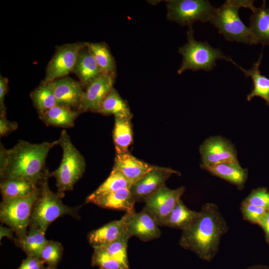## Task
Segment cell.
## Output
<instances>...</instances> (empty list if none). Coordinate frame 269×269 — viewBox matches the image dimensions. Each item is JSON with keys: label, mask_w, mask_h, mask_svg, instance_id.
Here are the masks:
<instances>
[{"label": "cell", "mask_w": 269, "mask_h": 269, "mask_svg": "<svg viewBox=\"0 0 269 269\" xmlns=\"http://www.w3.org/2000/svg\"><path fill=\"white\" fill-rule=\"evenodd\" d=\"M199 211L198 217L182 231L179 244L202 260L210 262L218 253L222 237L229 227L216 204L206 203Z\"/></svg>", "instance_id": "6da1fadb"}, {"label": "cell", "mask_w": 269, "mask_h": 269, "mask_svg": "<svg viewBox=\"0 0 269 269\" xmlns=\"http://www.w3.org/2000/svg\"><path fill=\"white\" fill-rule=\"evenodd\" d=\"M58 143V139L40 143L19 140L8 149L5 148L1 143V178L22 179L39 184L49 173L45 168L47 155L50 149Z\"/></svg>", "instance_id": "7a4b0ae2"}, {"label": "cell", "mask_w": 269, "mask_h": 269, "mask_svg": "<svg viewBox=\"0 0 269 269\" xmlns=\"http://www.w3.org/2000/svg\"><path fill=\"white\" fill-rule=\"evenodd\" d=\"M254 2L250 0H227L216 8L210 22L228 41L249 45L258 44L250 28L244 24L239 14L242 7L252 11L256 7Z\"/></svg>", "instance_id": "3957f363"}, {"label": "cell", "mask_w": 269, "mask_h": 269, "mask_svg": "<svg viewBox=\"0 0 269 269\" xmlns=\"http://www.w3.org/2000/svg\"><path fill=\"white\" fill-rule=\"evenodd\" d=\"M49 172L39 185V196L32 211L29 226H32L43 234L54 221L64 215L79 219L80 207H72L64 204L57 193L52 192L48 185Z\"/></svg>", "instance_id": "277c9868"}, {"label": "cell", "mask_w": 269, "mask_h": 269, "mask_svg": "<svg viewBox=\"0 0 269 269\" xmlns=\"http://www.w3.org/2000/svg\"><path fill=\"white\" fill-rule=\"evenodd\" d=\"M58 143L62 149V158L58 168L51 175L56 180L57 194L62 198L65 193L73 189L83 176L86 168L85 160L72 143L67 132H61Z\"/></svg>", "instance_id": "5b68a950"}, {"label": "cell", "mask_w": 269, "mask_h": 269, "mask_svg": "<svg viewBox=\"0 0 269 269\" xmlns=\"http://www.w3.org/2000/svg\"><path fill=\"white\" fill-rule=\"evenodd\" d=\"M194 33L192 26L188 27L187 41L178 49L179 53L182 56L177 70L178 74L188 70L210 71L217 65L216 62L219 59L230 62L231 57L224 55L220 49L213 48L207 42L197 41Z\"/></svg>", "instance_id": "8992f818"}, {"label": "cell", "mask_w": 269, "mask_h": 269, "mask_svg": "<svg viewBox=\"0 0 269 269\" xmlns=\"http://www.w3.org/2000/svg\"><path fill=\"white\" fill-rule=\"evenodd\" d=\"M39 196V190L26 197L2 199L0 206V219L8 226L18 238L27 234L33 206Z\"/></svg>", "instance_id": "52a82bcc"}, {"label": "cell", "mask_w": 269, "mask_h": 269, "mask_svg": "<svg viewBox=\"0 0 269 269\" xmlns=\"http://www.w3.org/2000/svg\"><path fill=\"white\" fill-rule=\"evenodd\" d=\"M166 2L167 18L188 27L198 21L210 22L216 9L207 0H169Z\"/></svg>", "instance_id": "ba28073f"}, {"label": "cell", "mask_w": 269, "mask_h": 269, "mask_svg": "<svg viewBox=\"0 0 269 269\" xmlns=\"http://www.w3.org/2000/svg\"><path fill=\"white\" fill-rule=\"evenodd\" d=\"M86 42L66 43L57 47L54 55L49 62L43 81L51 82L66 77L73 72L80 51Z\"/></svg>", "instance_id": "9c48e42d"}, {"label": "cell", "mask_w": 269, "mask_h": 269, "mask_svg": "<svg viewBox=\"0 0 269 269\" xmlns=\"http://www.w3.org/2000/svg\"><path fill=\"white\" fill-rule=\"evenodd\" d=\"M127 233L143 242L159 238L161 235L157 221L144 208L139 212L126 213L122 217Z\"/></svg>", "instance_id": "30bf717a"}, {"label": "cell", "mask_w": 269, "mask_h": 269, "mask_svg": "<svg viewBox=\"0 0 269 269\" xmlns=\"http://www.w3.org/2000/svg\"><path fill=\"white\" fill-rule=\"evenodd\" d=\"M202 164L209 166L225 162H239L234 145L220 136L206 139L199 147Z\"/></svg>", "instance_id": "8fae6325"}, {"label": "cell", "mask_w": 269, "mask_h": 269, "mask_svg": "<svg viewBox=\"0 0 269 269\" xmlns=\"http://www.w3.org/2000/svg\"><path fill=\"white\" fill-rule=\"evenodd\" d=\"M185 191L184 186L170 189L162 186L144 202L143 208L156 219L160 226Z\"/></svg>", "instance_id": "7c38bea8"}, {"label": "cell", "mask_w": 269, "mask_h": 269, "mask_svg": "<svg viewBox=\"0 0 269 269\" xmlns=\"http://www.w3.org/2000/svg\"><path fill=\"white\" fill-rule=\"evenodd\" d=\"M180 175L176 170L168 167L155 166L140 180L131 187V191L136 202H144L146 199L162 186L172 175Z\"/></svg>", "instance_id": "4fadbf2b"}, {"label": "cell", "mask_w": 269, "mask_h": 269, "mask_svg": "<svg viewBox=\"0 0 269 269\" xmlns=\"http://www.w3.org/2000/svg\"><path fill=\"white\" fill-rule=\"evenodd\" d=\"M115 79L102 74L90 83L84 91L79 111L97 113L101 103L114 87Z\"/></svg>", "instance_id": "5bb4252c"}, {"label": "cell", "mask_w": 269, "mask_h": 269, "mask_svg": "<svg viewBox=\"0 0 269 269\" xmlns=\"http://www.w3.org/2000/svg\"><path fill=\"white\" fill-rule=\"evenodd\" d=\"M50 83L57 105L79 110L84 93L80 82L66 76Z\"/></svg>", "instance_id": "9a60e30c"}, {"label": "cell", "mask_w": 269, "mask_h": 269, "mask_svg": "<svg viewBox=\"0 0 269 269\" xmlns=\"http://www.w3.org/2000/svg\"><path fill=\"white\" fill-rule=\"evenodd\" d=\"M154 167V165L138 159L128 152L116 154L113 170L122 173L133 185Z\"/></svg>", "instance_id": "2e32d148"}, {"label": "cell", "mask_w": 269, "mask_h": 269, "mask_svg": "<svg viewBox=\"0 0 269 269\" xmlns=\"http://www.w3.org/2000/svg\"><path fill=\"white\" fill-rule=\"evenodd\" d=\"M88 203L102 208L124 211L126 213L135 212L134 205L136 202L131 188H125L97 197Z\"/></svg>", "instance_id": "e0dca14e"}, {"label": "cell", "mask_w": 269, "mask_h": 269, "mask_svg": "<svg viewBox=\"0 0 269 269\" xmlns=\"http://www.w3.org/2000/svg\"><path fill=\"white\" fill-rule=\"evenodd\" d=\"M127 234H129L121 218L90 232L88 240L93 249L99 248L109 245Z\"/></svg>", "instance_id": "ac0fdd59"}, {"label": "cell", "mask_w": 269, "mask_h": 269, "mask_svg": "<svg viewBox=\"0 0 269 269\" xmlns=\"http://www.w3.org/2000/svg\"><path fill=\"white\" fill-rule=\"evenodd\" d=\"M201 167L212 175L235 185L242 190L248 178L247 169L243 168L239 162H225Z\"/></svg>", "instance_id": "d6986e66"}, {"label": "cell", "mask_w": 269, "mask_h": 269, "mask_svg": "<svg viewBox=\"0 0 269 269\" xmlns=\"http://www.w3.org/2000/svg\"><path fill=\"white\" fill-rule=\"evenodd\" d=\"M263 58V52L257 61L249 70H246L238 65L232 59L230 61L234 65L244 72L246 77H251L253 81V88L247 96V100L250 101L253 98L259 97L264 99L269 106V78L262 75L260 66Z\"/></svg>", "instance_id": "ffe728a7"}, {"label": "cell", "mask_w": 269, "mask_h": 269, "mask_svg": "<svg viewBox=\"0 0 269 269\" xmlns=\"http://www.w3.org/2000/svg\"><path fill=\"white\" fill-rule=\"evenodd\" d=\"M83 87L86 88L102 73L86 46L80 51L73 71Z\"/></svg>", "instance_id": "44dd1931"}, {"label": "cell", "mask_w": 269, "mask_h": 269, "mask_svg": "<svg viewBox=\"0 0 269 269\" xmlns=\"http://www.w3.org/2000/svg\"><path fill=\"white\" fill-rule=\"evenodd\" d=\"M249 28L258 43L269 45V8L266 0L259 8L255 7L249 17Z\"/></svg>", "instance_id": "7402d4cb"}, {"label": "cell", "mask_w": 269, "mask_h": 269, "mask_svg": "<svg viewBox=\"0 0 269 269\" xmlns=\"http://www.w3.org/2000/svg\"><path fill=\"white\" fill-rule=\"evenodd\" d=\"M80 113L79 110L57 105L39 116L47 126L69 128L74 126Z\"/></svg>", "instance_id": "603a6c76"}, {"label": "cell", "mask_w": 269, "mask_h": 269, "mask_svg": "<svg viewBox=\"0 0 269 269\" xmlns=\"http://www.w3.org/2000/svg\"><path fill=\"white\" fill-rule=\"evenodd\" d=\"M86 46L102 74L115 78L117 75L116 61L107 44L105 42H86Z\"/></svg>", "instance_id": "cb8c5ba5"}, {"label": "cell", "mask_w": 269, "mask_h": 269, "mask_svg": "<svg viewBox=\"0 0 269 269\" xmlns=\"http://www.w3.org/2000/svg\"><path fill=\"white\" fill-rule=\"evenodd\" d=\"M39 185L22 179H2L0 188L2 199L29 196L38 191Z\"/></svg>", "instance_id": "d4e9b609"}, {"label": "cell", "mask_w": 269, "mask_h": 269, "mask_svg": "<svg viewBox=\"0 0 269 269\" xmlns=\"http://www.w3.org/2000/svg\"><path fill=\"white\" fill-rule=\"evenodd\" d=\"M200 214V211L189 209L180 199L165 219L161 226L180 229H186Z\"/></svg>", "instance_id": "484cf974"}, {"label": "cell", "mask_w": 269, "mask_h": 269, "mask_svg": "<svg viewBox=\"0 0 269 269\" xmlns=\"http://www.w3.org/2000/svg\"><path fill=\"white\" fill-rule=\"evenodd\" d=\"M97 113L115 116L131 119L132 114L126 100L123 99L113 87L101 104Z\"/></svg>", "instance_id": "4316f807"}, {"label": "cell", "mask_w": 269, "mask_h": 269, "mask_svg": "<svg viewBox=\"0 0 269 269\" xmlns=\"http://www.w3.org/2000/svg\"><path fill=\"white\" fill-rule=\"evenodd\" d=\"M131 119L125 117H115L113 140L118 154L129 152L133 141Z\"/></svg>", "instance_id": "83f0119b"}, {"label": "cell", "mask_w": 269, "mask_h": 269, "mask_svg": "<svg viewBox=\"0 0 269 269\" xmlns=\"http://www.w3.org/2000/svg\"><path fill=\"white\" fill-rule=\"evenodd\" d=\"M44 235L35 228L29 226L26 235L22 238L16 240L15 243L27 256L40 259L41 252L48 241Z\"/></svg>", "instance_id": "f1b7e54d"}, {"label": "cell", "mask_w": 269, "mask_h": 269, "mask_svg": "<svg viewBox=\"0 0 269 269\" xmlns=\"http://www.w3.org/2000/svg\"><path fill=\"white\" fill-rule=\"evenodd\" d=\"M30 97L39 116L57 105L50 82L42 81L31 93Z\"/></svg>", "instance_id": "f546056e"}, {"label": "cell", "mask_w": 269, "mask_h": 269, "mask_svg": "<svg viewBox=\"0 0 269 269\" xmlns=\"http://www.w3.org/2000/svg\"><path fill=\"white\" fill-rule=\"evenodd\" d=\"M133 185L120 172L113 170L106 180L92 193L89 195L86 202L110 193L125 188H131Z\"/></svg>", "instance_id": "4dcf8cb0"}, {"label": "cell", "mask_w": 269, "mask_h": 269, "mask_svg": "<svg viewBox=\"0 0 269 269\" xmlns=\"http://www.w3.org/2000/svg\"><path fill=\"white\" fill-rule=\"evenodd\" d=\"M131 237L126 235L114 242L103 247L99 248L108 255L129 268L127 248L129 240Z\"/></svg>", "instance_id": "1f68e13d"}, {"label": "cell", "mask_w": 269, "mask_h": 269, "mask_svg": "<svg viewBox=\"0 0 269 269\" xmlns=\"http://www.w3.org/2000/svg\"><path fill=\"white\" fill-rule=\"evenodd\" d=\"M63 250L62 245L59 242L48 241L41 252L40 259L46 264L48 269H57Z\"/></svg>", "instance_id": "d6a6232c"}, {"label": "cell", "mask_w": 269, "mask_h": 269, "mask_svg": "<svg viewBox=\"0 0 269 269\" xmlns=\"http://www.w3.org/2000/svg\"><path fill=\"white\" fill-rule=\"evenodd\" d=\"M91 264L92 266L98 267L100 269H130L100 248L94 249Z\"/></svg>", "instance_id": "836d02e7"}, {"label": "cell", "mask_w": 269, "mask_h": 269, "mask_svg": "<svg viewBox=\"0 0 269 269\" xmlns=\"http://www.w3.org/2000/svg\"><path fill=\"white\" fill-rule=\"evenodd\" d=\"M242 203L251 204L269 209V192L264 187L254 189Z\"/></svg>", "instance_id": "e575fe53"}, {"label": "cell", "mask_w": 269, "mask_h": 269, "mask_svg": "<svg viewBox=\"0 0 269 269\" xmlns=\"http://www.w3.org/2000/svg\"><path fill=\"white\" fill-rule=\"evenodd\" d=\"M268 209L253 204L241 203L240 210L243 218L250 223L258 224Z\"/></svg>", "instance_id": "d590c367"}, {"label": "cell", "mask_w": 269, "mask_h": 269, "mask_svg": "<svg viewBox=\"0 0 269 269\" xmlns=\"http://www.w3.org/2000/svg\"><path fill=\"white\" fill-rule=\"evenodd\" d=\"M44 263L40 259L27 256L23 260L17 269H48L44 266Z\"/></svg>", "instance_id": "8d00e7d4"}, {"label": "cell", "mask_w": 269, "mask_h": 269, "mask_svg": "<svg viewBox=\"0 0 269 269\" xmlns=\"http://www.w3.org/2000/svg\"><path fill=\"white\" fill-rule=\"evenodd\" d=\"M8 79L0 76V117H6V107L4 98L8 91Z\"/></svg>", "instance_id": "74e56055"}, {"label": "cell", "mask_w": 269, "mask_h": 269, "mask_svg": "<svg viewBox=\"0 0 269 269\" xmlns=\"http://www.w3.org/2000/svg\"><path fill=\"white\" fill-rule=\"evenodd\" d=\"M18 128L15 122L8 121L6 117H0V135L4 136L10 134Z\"/></svg>", "instance_id": "f35d334b"}, {"label": "cell", "mask_w": 269, "mask_h": 269, "mask_svg": "<svg viewBox=\"0 0 269 269\" xmlns=\"http://www.w3.org/2000/svg\"><path fill=\"white\" fill-rule=\"evenodd\" d=\"M258 225L264 230L266 242L269 245V209L263 216Z\"/></svg>", "instance_id": "ab89813d"}, {"label": "cell", "mask_w": 269, "mask_h": 269, "mask_svg": "<svg viewBox=\"0 0 269 269\" xmlns=\"http://www.w3.org/2000/svg\"><path fill=\"white\" fill-rule=\"evenodd\" d=\"M13 231L10 228H5L3 227H0V239L3 236H6L9 239H12V232Z\"/></svg>", "instance_id": "60d3db41"}, {"label": "cell", "mask_w": 269, "mask_h": 269, "mask_svg": "<svg viewBox=\"0 0 269 269\" xmlns=\"http://www.w3.org/2000/svg\"><path fill=\"white\" fill-rule=\"evenodd\" d=\"M246 269H269V267L263 265H255L250 266Z\"/></svg>", "instance_id": "b9f144b4"}]
</instances>
